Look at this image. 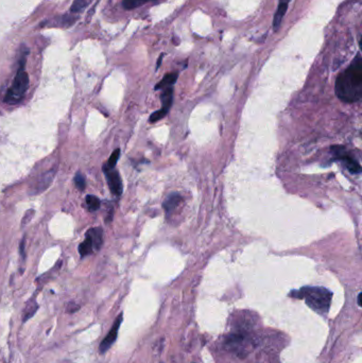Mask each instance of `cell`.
Returning a JSON list of instances; mask_svg holds the SVG:
<instances>
[{
	"label": "cell",
	"instance_id": "cell-12",
	"mask_svg": "<svg viewBox=\"0 0 362 363\" xmlns=\"http://www.w3.org/2000/svg\"><path fill=\"white\" fill-rule=\"evenodd\" d=\"M54 176H55V172L54 171H49L47 173H45L42 178L38 180V183H37V192H40V191H43L45 190L47 187H49V185L51 184V182H53L54 179Z\"/></svg>",
	"mask_w": 362,
	"mask_h": 363
},
{
	"label": "cell",
	"instance_id": "cell-4",
	"mask_svg": "<svg viewBox=\"0 0 362 363\" xmlns=\"http://www.w3.org/2000/svg\"><path fill=\"white\" fill-rule=\"evenodd\" d=\"M331 152L333 154L334 160L341 162L346 169L353 174H359L361 172V167L359 163L352 158V155L347 153L346 149L342 146H332Z\"/></svg>",
	"mask_w": 362,
	"mask_h": 363
},
{
	"label": "cell",
	"instance_id": "cell-18",
	"mask_svg": "<svg viewBox=\"0 0 362 363\" xmlns=\"http://www.w3.org/2000/svg\"><path fill=\"white\" fill-rule=\"evenodd\" d=\"M74 183L76 188L79 190H84L85 186H86V182H85V177L81 174V173H76L74 176Z\"/></svg>",
	"mask_w": 362,
	"mask_h": 363
},
{
	"label": "cell",
	"instance_id": "cell-20",
	"mask_svg": "<svg viewBox=\"0 0 362 363\" xmlns=\"http://www.w3.org/2000/svg\"><path fill=\"white\" fill-rule=\"evenodd\" d=\"M19 252H20L21 257L23 258V257H24V239H22V240H21V242H20V245H19Z\"/></svg>",
	"mask_w": 362,
	"mask_h": 363
},
{
	"label": "cell",
	"instance_id": "cell-22",
	"mask_svg": "<svg viewBox=\"0 0 362 363\" xmlns=\"http://www.w3.org/2000/svg\"><path fill=\"white\" fill-rule=\"evenodd\" d=\"M358 305L361 306V293L358 294Z\"/></svg>",
	"mask_w": 362,
	"mask_h": 363
},
{
	"label": "cell",
	"instance_id": "cell-5",
	"mask_svg": "<svg viewBox=\"0 0 362 363\" xmlns=\"http://www.w3.org/2000/svg\"><path fill=\"white\" fill-rule=\"evenodd\" d=\"M122 319H123L122 315H120L117 319H116V321L114 323V325L112 326L110 332L107 334L106 338L103 339V341L100 343V352L101 353H106L108 349H110V347L114 344L116 339H117V335H118V331H119V328H120V325H121Z\"/></svg>",
	"mask_w": 362,
	"mask_h": 363
},
{
	"label": "cell",
	"instance_id": "cell-1",
	"mask_svg": "<svg viewBox=\"0 0 362 363\" xmlns=\"http://www.w3.org/2000/svg\"><path fill=\"white\" fill-rule=\"evenodd\" d=\"M335 95L346 103H354L362 98V59L360 54L335 81Z\"/></svg>",
	"mask_w": 362,
	"mask_h": 363
},
{
	"label": "cell",
	"instance_id": "cell-13",
	"mask_svg": "<svg viewBox=\"0 0 362 363\" xmlns=\"http://www.w3.org/2000/svg\"><path fill=\"white\" fill-rule=\"evenodd\" d=\"M93 249H94V246H93V242H92V239H90L87 235L85 237V240L80 244L79 246V252L81 254V256H86V255H89L90 253L93 252Z\"/></svg>",
	"mask_w": 362,
	"mask_h": 363
},
{
	"label": "cell",
	"instance_id": "cell-2",
	"mask_svg": "<svg viewBox=\"0 0 362 363\" xmlns=\"http://www.w3.org/2000/svg\"><path fill=\"white\" fill-rule=\"evenodd\" d=\"M290 295L296 299H304L306 304L320 315L328 313L332 299L331 291L323 287H304L292 291Z\"/></svg>",
	"mask_w": 362,
	"mask_h": 363
},
{
	"label": "cell",
	"instance_id": "cell-11",
	"mask_svg": "<svg viewBox=\"0 0 362 363\" xmlns=\"http://www.w3.org/2000/svg\"><path fill=\"white\" fill-rule=\"evenodd\" d=\"M176 79H177L176 73H174V72L168 73L163 77V80L157 86H155V89H164L167 87H172V85L176 82Z\"/></svg>",
	"mask_w": 362,
	"mask_h": 363
},
{
	"label": "cell",
	"instance_id": "cell-17",
	"mask_svg": "<svg viewBox=\"0 0 362 363\" xmlns=\"http://www.w3.org/2000/svg\"><path fill=\"white\" fill-rule=\"evenodd\" d=\"M86 6H87L86 0H74L70 8V11L71 13H79L83 11L86 8Z\"/></svg>",
	"mask_w": 362,
	"mask_h": 363
},
{
	"label": "cell",
	"instance_id": "cell-23",
	"mask_svg": "<svg viewBox=\"0 0 362 363\" xmlns=\"http://www.w3.org/2000/svg\"><path fill=\"white\" fill-rule=\"evenodd\" d=\"M147 2H149V0H147Z\"/></svg>",
	"mask_w": 362,
	"mask_h": 363
},
{
	"label": "cell",
	"instance_id": "cell-16",
	"mask_svg": "<svg viewBox=\"0 0 362 363\" xmlns=\"http://www.w3.org/2000/svg\"><path fill=\"white\" fill-rule=\"evenodd\" d=\"M146 3H147V0H123L122 6L126 10H132V9H135Z\"/></svg>",
	"mask_w": 362,
	"mask_h": 363
},
{
	"label": "cell",
	"instance_id": "cell-10",
	"mask_svg": "<svg viewBox=\"0 0 362 363\" xmlns=\"http://www.w3.org/2000/svg\"><path fill=\"white\" fill-rule=\"evenodd\" d=\"M182 201V197H180V194L178 193H171L169 197L166 199V201L163 204L164 210L166 211V213H171L175 207L180 203Z\"/></svg>",
	"mask_w": 362,
	"mask_h": 363
},
{
	"label": "cell",
	"instance_id": "cell-7",
	"mask_svg": "<svg viewBox=\"0 0 362 363\" xmlns=\"http://www.w3.org/2000/svg\"><path fill=\"white\" fill-rule=\"evenodd\" d=\"M291 0H279V5L277 8V11L274 15V19H273V29L274 31H277L279 29V25L281 23V20L285 16L287 9H288V5Z\"/></svg>",
	"mask_w": 362,
	"mask_h": 363
},
{
	"label": "cell",
	"instance_id": "cell-6",
	"mask_svg": "<svg viewBox=\"0 0 362 363\" xmlns=\"http://www.w3.org/2000/svg\"><path fill=\"white\" fill-rule=\"evenodd\" d=\"M105 172L107 175L108 184H109L111 191L115 194V196H120V194L122 193L123 186H122L121 177H120L118 171L115 169H105Z\"/></svg>",
	"mask_w": 362,
	"mask_h": 363
},
{
	"label": "cell",
	"instance_id": "cell-9",
	"mask_svg": "<svg viewBox=\"0 0 362 363\" xmlns=\"http://www.w3.org/2000/svg\"><path fill=\"white\" fill-rule=\"evenodd\" d=\"M161 100H162V105H163L162 110L166 114H168L169 109L171 108L172 100H173V88L172 87L164 88V92L161 95Z\"/></svg>",
	"mask_w": 362,
	"mask_h": 363
},
{
	"label": "cell",
	"instance_id": "cell-14",
	"mask_svg": "<svg viewBox=\"0 0 362 363\" xmlns=\"http://www.w3.org/2000/svg\"><path fill=\"white\" fill-rule=\"evenodd\" d=\"M85 201H86V204L88 206V211L89 212H95V211L99 210L100 200L97 197L92 196V194H89V196H87L85 198Z\"/></svg>",
	"mask_w": 362,
	"mask_h": 363
},
{
	"label": "cell",
	"instance_id": "cell-19",
	"mask_svg": "<svg viewBox=\"0 0 362 363\" xmlns=\"http://www.w3.org/2000/svg\"><path fill=\"white\" fill-rule=\"evenodd\" d=\"M34 216V210H29L27 213L24 214L22 220H21V226H24V225H27Z\"/></svg>",
	"mask_w": 362,
	"mask_h": 363
},
{
	"label": "cell",
	"instance_id": "cell-21",
	"mask_svg": "<svg viewBox=\"0 0 362 363\" xmlns=\"http://www.w3.org/2000/svg\"><path fill=\"white\" fill-rule=\"evenodd\" d=\"M162 60H163V55L160 57V60L158 61V65H157V68H159L161 66V63H162Z\"/></svg>",
	"mask_w": 362,
	"mask_h": 363
},
{
	"label": "cell",
	"instance_id": "cell-8",
	"mask_svg": "<svg viewBox=\"0 0 362 363\" xmlns=\"http://www.w3.org/2000/svg\"><path fill=\"white\" fill-rule=\"evenodd\" d=\"M90 239H92L93 242V246L95 248V250H100V248L102 246L103 243V230L100 227H95V228H90L87 234H86Z\"/></svg>",
	"mask_w": 362,
	"mask_h": 363
},
{
	"label": "cell",
	"instance_id": "cell-15",
	"mask_svg": "<svg viewBox=\"0 0 362 363\" xmlns=\"http://www.w3.org/2000/svg\"><path fill=\"white\" fill-rule=\"evenodd\" d=\"M120 158V149H116L112 155H111V158L107 164V166L105 167V169H114L116 164H117L118 160Z\"/></svg>",
	"mask_w": 362,
	"mask_h": 363
},
{
	"label": "cell",
	"instance_id": "cell-3",
	"mask_svg": "<svg viewBox=\"0 0 362 363\" xmlns=\"http://www.w3.org/2000/svg\"><path fill=\"white\" fill-rule=\"evenodd\" d=\"M27 55H28V49L27 51H24L19 60V69L15 75L14 81H13L12 86L10 87L6 95L5 102L9 103V105H15V103L19 102L29 87V75L27 71L24 70Z\"/></svg>",
	"mask_w": 362,
	"mask_h": 363
}]
</instances>
